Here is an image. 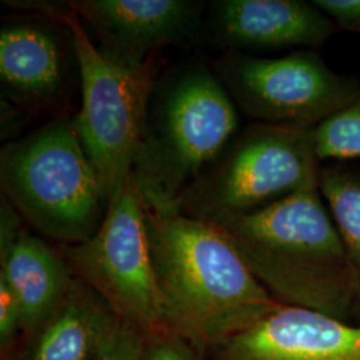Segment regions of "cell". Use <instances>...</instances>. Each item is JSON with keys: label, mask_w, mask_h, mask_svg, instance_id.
<instances>
[{"label": "cell", "mask_w": 360, "mask_h": 360, "mask_svg": "<svg viewBox=\"0 0 360 360\" xmlns=\"http://www.w3.org/2000/svg\"><path fill=\"white\" fill-rule=\"evenodd\" d=\"M321 163L314 129L252 123L200 171L181 193L178 210L220 224L321 187Z\"/></svg>", "instance_id": "5"}, {"label": "cell", "mask_w": 360, "mask_h": 360, "mask_svg": "<svg viewBox=\"0 0 360 360\" xmlns=\"http://www.w3.org/2000/svg\"><path fill=\"white\" fill-rule=\"evenodd\" d=\"M0 278L10 285L19 303L23 335L51 315L74 281L58 247L26 229L19 232L13 245L0 251Z\"/></svg>", "instance_id": "14"}, {"label": "cell", "mask_w": 360, "mask_h": 360, "mask_svg": "<svg viewBox=\"0 0 360 360\" xmlns=\"http://www.w3.org/2000/svg\"><path fill=\"white\" fill-rule=\"evenodd\" d=\"M20 215L16 212L10 202L1 196V210H0V251L8 248L13 240L23 230L20 224Z\"/></svg>", "instance_id": "21"}, {"label": "cell", "mask_w": 360, "mask_h": 360, "mask_svg": "<svg viewBox=\"0 0 360 360\" xmlns=\"http://www.w3.org/2000/svg\"><path fill=\"white\" fill-rule=\"evenodd\" d=\"M23 335V319L13 290L0 278V360L7 359Z\"/></svg>", "instance_id": "18"}, {"label": "cell", "mask_w": 360, "mask_h": 360, "mask_svg": "<svg viewBox=\"0 0 360 360\" xmlns=\"http://www.w3.org/2000/svg\"><path fill=\"white\" fill-rule=\"evenodd\" d=\"M0 183L16 212L58 245L90 239L108 208L72 119H55L7 143L0 153Z\"/></svg>", "instance_id": "4"}, {"label": "cell", "mask_w": 360, "mask_h": 360, "mask_svg": "<svg viewBox=\"0 0 360 360\" xmlns=\"http://www.w3.org/2000/svg\"><path fill=\"white\" fill-rule=\"evenodd\" d=\"M46 16L71 34L82 89V107L72 120L110 205L131 176L142 141L156 83L155 59L129 65L107 56L65 1H52Z\"/></svg>", "instance_id": "6"}, {"label": "cell", "mask_w": 360, "mask_h": 360, "mask_svg": "<svg viewBox=\"0 0 360 360\" xmlns=\"http://www.w3.org/2000/svg\"><path fill=\"white\" fill-rule=\"evenodd\" d=\"M0 86L1 99L30 114L60 103L67 86V62L58 35L30 22L1 27Z\"/></svg>", "instance_id": "12"}, {"label": "cell", "mask_w": 360, "mask_h": 360, "mask_svg": "<svg viewBox=\"0 0 360 360\" xmlns=\"http://www.w3.org/2000/svg\"><path fill=\"white\" fill-rule=\"evenodd\" d=\"M316 153L326 159H360V92L352 103L314 129Z\"/></svg>", "instance_id": "16"}, {"label": "cell", "mask_w": 360, "mask_h": 360, "mask_svg": "<svg viewBox=\"0 0 360 360\" xmlns=\"http://www.w3.org/2000/svg\"><path fill=\"white\" fill-rule=\"evenodd\" d=\"M141 343L142 334L122 323L98 360H139Z\"/></svg>", "instance_id": "19"}, {"label": "cell", "mask_w": 360, "mask_h": 360, "mask_svg": "<svg viewBox=\"0 0 360 360\" xmlns=\"http://www.w3.org/2000/svg\"><path fill=\"white\" fill-rule=\"evenodd\" d=\"M144 210L165 324L207 356L279 303L218 226Z\"/></svg>", "instance_id": "1"}, {"label": "cell", "mask_w": 360, "mask_h": 360, "mask_svg": "<svg viewBox=\"0 0 360 360\" xmlns=\"http://www.w3.org/2000/svg\"><path fill=\"white\" fill-rule=\"evenodd\" d=\"M120 324L103 299L74 276L59 306L4 360H98Z\"/></svg>", "instance_id": "13"}, {"label": "cell", "mask_w": 360, "mask_h": 360, "mask_svg": "<svg viewBox=\"0 0 360 360\" xmlns=\"http://www.w3.org/2000/svg\"><path fill=\"white\" fill-rule=\"evenodd\" d=\"M215 226L276 302L347 323L359 309L355 272L321 187Z\"/></svg>", "instance_id": "2"}, {"label": "cell", "mask_w": 360, "mask_h": 360, "mask_svg": "<svg viewBox=\"0 0 360 360\" xmlns=\"http://www.w3.org/2000/svg\"><path fill=\"white\" fill-rule=\"evenodd\" d=\"M212 360H360V326L278 303Z\"/></svg>", "instance_id": "10"}, {"label": "cell", "mask_w": 360, "mask_h": 360, "mask_svg": "<svg viewBox=\"0 0 360 360\" xmlns=\"http://www.w3.org/2000/svg\"><path fill=\"white\" fill-rule=\"evenodd\" d=\"M67 6L92 27L99 49L123 65H142L156 50L190 49L207 38L205 3L195 0H71Z\"/></svg>", "instance_id": "9"}, {"label": "cell", "mask_w": 360, "mask_h": 360, "mask_svg": "<svg viewBox=\"0 0 360 360\" xmlns=\"http://www.w3.org/2000/svg\"><path fill=\"white\" fill-rule=\"evenodd\" d=\"M335 26L347 31L360 32V0H314Z\"/></svg>", "instance_id": "20"}, {"label": "cell", "mask_w": 360, "mask_h": 360, "mask_svg": "<svg viewBox=\"0 0 360 360\" xmlns=\"http://www.w3.org/2000/svg\"><path fill=\"white\" fill-rule=\"evenodd\" d=\"M139 360H212L166 324L142 335Z\"/></svg>", "instance_id": "17"}, {"label": "cell", "mask_w": 360, "mask_h": 360, "mask_svg": "<svg viewBox=\"0 0 360 360\" xmlns=\"http://www.w3.org/2000/svg\"><path fill=\"white\" fill-rule=\"evenodd\" d=\"M207 38L227 52L315 47L338 31L314 1L217 0L210 4Z\"/></svg>", "instance_id": "11"}, {"label": "cell", "mask_w": 360, "mask_h": 360, "mask_svg": "<svg viewBox=\"0 0 360 360\" xmlns=\"http://www.w3.org/2000/svg\"><path fill=\"white\" fill-rule=\"evenodd\" d=\"M238 131V108L212 68L191 63L156 80L131 171L144 206L178 208L181 193Z\"/></svg>", "instance_id": "3"}, {"label": "cell", "mask_w": 360, "mask_h": 360, "mask_svg": "<svg viewBox=\"0 0 360 360\" xmlns=\"http://www.w3.org/2000/svg\"><path fill=\"white\" fill-rule=\"evenodd\" d=\"M212 71L236 108L263 124L316 129L360 92L356 80L338 75L314 51L274 59L226 52Z\"/></svg>", "instance_id": "8"}, {"label": "cell", "mask_w": 360, "mask_h": 360, "mask_svg": "<svg viewBox=\"0 0 360 360\" xmlns=\"http://www.w3.org/2000/svg\"><path fill=\"white\" fill-rule=\"evenodd\" d=\"M321 193L355 272L360 309V174L323 168Z\"/></svg>", "instance_id": "15"}, {"label": "cell", "mask_w": 360, "mask_h": 360, "mask_svg": "<svg viewBox=\"0 0 360 360\" xmlns=\"http://www.w3.org/2000/svg\"><path fill=\"white\" fill-rule=\"evenodd\" d=\"M56 247L72 275L101 296L124 326L143 335L165 324L146 210L132 176L112 198L90 239Z\"/></svg>", "instance_id": "7"}]
</instances>
